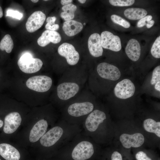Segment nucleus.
Masks as SVG:
<instances>
[{"label":"nucleus","mask_w":160,"mask_h":160,"mask_svg":"<svg viewBox=\"0 0 160 160\" xmlns=\"http://www.w3.org/2000/svg\"><path fill=\"white\" fill-rule=\"evenodd\" d=\"M88 71L85 67H72L62 74L56 89L61 102H68L77 95L87 84Z\"/></svg>","instance_id":"obj_1"},{"label":"nucleus","mask_w":160,"mask_h":160,"mask_svg":"<svg viewBox=\"0 0 160 160\" xmlns=\"http://www.w3.org/2000/svg\"><path fill=\"white\" fill-rule=\"evenodd\" d=\"M92 96L87 87L70 100L67 111L72 117H78L89 114L93 110L94 105L91 101Z\"/></svg>","instance_id":"obj_2"},{"label":"nucleus","mask_w":160,"mask_h":160,"mask_svg":"<svg viewBox=\"0 0 160 160\" xmlns=\"http://www.w3.org/2000/svg\"><path fill=\"white\" fill-rule=\"evenodd\" d=\"M17 64L23 72L31 73L40 70L43 64L42 60L38 58H34L29 53L23 54L19 59Z\"/></svg>","instance_id":"obj_3"},{"label":"nucleus","mask_w":160,"mask_h":160,"mask_svg":"<svg viewBox=\"0 0 160 160\" xmlns=\"http://www.w3.org/2000/svg\"><path fill=\"white\" fill-rule=\"evenodd\" d=\"M52 84V78L47 75L34 76L29 78L26 85L29 89L40 92L49 91Z\"/></svg>","instance_id":"obj_4"},{"label":"nucleus","mask_w":160,"mask_h":160,"mask_svg":"<svg viewBox=\"0 0 160 160\" xmlns=\"http://www.w3.org/2000/svg\"><path fill=\"white\" fill-rule=\"evenodd\" d=\"M97 76L102 79L116 81L119 79L121 74L117 67L106 62L99 63L96 68Z\"/></svg>","instance_id":"obj_5"},{"label":"nucleus","mask_w":160,"mask_h":160,"mask_svg":"<svg viewBox=\"0 0 160 160\" xmlns=\"http://www.w3.org/2000/svg\"><path fill=\"white\" fill-rule=\"evenodd\" d=\"M57 51L60 56L65 59L68 65L73 67L78 63L80 55L72 44L64 43L59 47Z\"/></svg>","instance_id":"obj_6"},{"label":"nucleus","mask_w":160,"mask_h":160,"mask_svg":"<svg viewBox=\"0 0 160 160\" xmlns=\"http://www.w3.org/2000/svg\"><path fill=\"white\" fill-rule=\"evenodd\" d=\"M94 153L92 144L87 141L79 143L74 147L72 157L74 160H85L90 158Z\"/></svg>","instance_id":"obj_7"},{"label":"nucleus","mask_w":160,"mask_h":160,"mask_svg":"<svg viewBox=\"0 0 160 160\" xmlns=\"http://www.w3.org/2000/svg\"><path fill=\"white\" fill-rule=\"evenodd\" d=\"M135 89L133 82L129 79H125L116 84L114 92L116 97L124 99L132 97L135 93Z\"/></svg>","instance_id":"obj_8"},{"label":"nucleus","mask_w":160,"mask_h":160,"mask_svg":"<svg viewBox=\"0 0 160 160\" xmlns=\"http://www.w3.org/2000/svg\"><path fill=\"white\" fill-rule=\"evenodd\" d=\"M101 44L102 48L118 52L121 48L120 39L119 36L114 35L110 32H103L100 36Z\"/></svg>","instance_id":"obj_9"},{"label":"nucleus","mask_w":160,"mask_h":160,"mask_svg":"<svg viewBox=\"0 0 160 160\" xmlns=\"http://www.w3.org/2000/svg\"><path fill=\"white\" fill-rule=\"evenodd\" d=\"M106 118V114L104 112L97 109L93 110L89 114L86 119V127L89 131L94 132Z\"/></svg>","instance_id":"obj_10"},{"label":"nucleus","mask_w":160,"mask_h":160,"mask_svg":"<svg viewBox=\"0 0 160 160\" xmlns=\"http://www.w3.org/2000/svg\"><path fill=\"white\" fill-rule=\"evenodd\" d=\"M63 132L60 127H54L45 133L40 138L41 144L44 147H50L55 144L60 138Z\"/></svg>","instance_id":"obj_11"},{"label":"nucleus","mask_w":160,"mask_h":160,"mask_svg":"<svg viewBox=\"0 0 160 160\" xmlns=\"http://www.w3.org/2000/svg\"><path fill=\"white\" fill-rule=\"evenodd\" d=\"M46 15L40 11H36L28 18L25 24L26 30L29 32H34L40 28L46 19Z\"/></svg>","instance_id":"obj_12"},{"label":"nucleus","mask_w":160,"mask_h":160,"mask_svg":"<svg viewBox=\"0 0 160 160\" xmlns=\"http://www.w3.org/2000/svg\"><path fill=\"white\" fill-rule=\"evenodd\" d=\"M120 140L124 147L129 148L140 146L144 143L145 139L142 134L137 133L132 135L123 134L121 135Z\"/></svg>","instance_id":"obj_13"},{"label":"nucleus","mask_w":160,"mask_h":160,"mask_svg":"<svg viewBox=\"0 0 160 160\" xmlns=\"http://www.w3.org/2000/svg\"><path fill=\"white\" fill-rule=\"evenodd\" d=\"M22 119L20 114L17 112H12L7 115L5 117L4 132L8 134L14 132L20 124Z\"/></svg>","instance_id":"obj_14"},{"label":"nucleus","mask_w":160,"mask_h":160,"mask_svg":"<svg viewBox=\"0 0 160 160\" xmlns=\"http://www.w3.org/2000/svg\"><path fill=\"white\" fill-rule=\"evenodd\" d=\"M88 45L89 52L92 56L97 57L102 55L103 50L99 34L97 33L92 34L89 38Z\"/></svg>","instance_id":"obj_15"},{"label":"nucleus","mask_w":160,"mask_h":160,"mask_svg":"<svg viewBox=\"0 0 160 160\" xmlns=\"http://www.w3.org/2000/svg\"><path fill=\"white\" fill-rule=\"evenodd\" d=\"M61 39V36L58 32L46 30L43 32L38 38L37 42L39 45L44 47L51 42L55 44L59 43Z\"/></svg>","instance_id":"obj_16"},{"label":"nucleus","mask_w":160,"mask_h":160,"mask_svg":"<svg viewBox=\"0 0 160 160\" xmlns=\"http://www.w3.org/2000/svg\"><path fill=\"white\" fill-rule=\"evenodd\" d=\"M48 127L46 120L42 119L39 121L33 126L29 135V140L32 143L38 140L46 133Z\"/></svg>","instance_id":"obj_17"},{"label":"nucleus","mask_w":160,"mask_h":160,"mask_svg":"<svg viewBox=\"0 0 160 160\" xmlns=\"http://www.w3.org/2000/svg\"><path fill=\"white\" fill-rule=\"evenodd\" d=\"M126 54L132 60L136 61L140 57L141 47L138 41L136 39H132L128 41L125 49Z\"/></svg>","instance_id":"obj_18"},{"label":"nucleus","mask_w":160,"mask_h":160,"mask_svg":"<svg viewBox=\"0 0 160 160\" xmlns=\"http://www.w3.org/2000/svg\"><path fill=\"white\" fill-rule=\"evenodd\" d=\"M0 155L6 160H19L20 154L18 151L10 144H0Z\"/></svg>","instance_id":"obj_19"},{"label":"nucleus","mask_w":160,"mask_h":160,"mask_svg":"<svg viewBox=\"0 0 160 160\" xmlns=\"http://www.w3.org/2000/svg\"><path fill=\"white\" fill-rule=\"evenodd\" d=\"M83 28V25L77 21L71 20L64 22L63 29L65 34L69 36H74L81 32Z\"/></svg>","instance_id":"obj_20"},{"label":"nucleus","mask_w":160,"mask_h":160,"mask_svg":"<svg viewBox=\"0 0 160 160\" xmlns=\"http://www.w3.org/2000/svg\"><path fill=\"white\" fill-rule=\"evenodd\" d=\"M147 14L146 10L141 8H129L126 9L124 12L125 17L132 20L140 19L145 16Z\"/></svg>","instance_id":"obj_21"},{"label":"nucleus","mask_w":160,"mask_h":160,"mask_svg":"<svg viewBox=\"0 0 160 160\" xmlns=\"http://www.w3.org/2000/svg\"><path fill=\"white\" fill-rule=\"evenodd\" d=\"M144 129L148 132L153 133L160 137V122H156L151 119L145 120L143 122Z\"/></svg>","instance_id":"obj_22"},{"label":"nucleus","mask_w":160,"mask_h":160,"mask_svg":"<svg viewBox=\"0 0 160 160\" xmlns=\"http://www.w3.org/2000/svg\"><path fill=\"white\" fill-rule=\"evenodd\" d=\"M77 8L76 6L71 3L63 6L62 8L63 12L61 13L60 17L66 21L72 20Z\"/></svg>","instance_id":"obj_23"},{"label":"nucleus","mask_w":160,"mask_h":160,"mask_svg":"<svg viewBox=\"0 0 160 160\" xmlns=\"http://www.w3.org/2000/svg\"><path fill=\"white\" fill-rule=\"evenodd\" d=\"M13 42L10 35H5L0 42V49L5 50L7 53H10L13 48Z\"/></svg>","instance_id":"obj_24"},{"label":"nucleus","mask_w":160,"mask_h":160,"mask_svg":"<svg viewBox=\"0 0 160 160\" xmlns=\"http://www.w3.org/2000/svg\"><path fill=\"white\" fill-rule=\"evenodd\" d=\"M151 53L155 58H160V36L157 37L151 49Z\"/></svg>","instance_id":"obj_25"},{"label":"nucleus","mask_w":160,"mask_h":160,"mask_svg":"<svg viewBox=\"0 0 160 160\" xmlns=\"http://www.w3.org/2000/svg\"><path fill=\"white\" fill-rule=\"evenodd\" d=\"M111 18L113 22L125 28H128L130 26V23L128 21L119 15H113L111 16Z\"/></svg>","instance_id":"obj_26"},{"label":"nucleus","mask_w":160,"mask_h":160,"mask_svg":"<svg viewBox=\"0 0 160 160\" xmlns=\"http://www.w3.org/2000/svg\"><path fill=\"white\" fill-rule=\"evenodd\" d=\"M109 1L112 5L114 6L126 7L132 5L135 2L134 0H109Z\"/></svg>","instance_id":"obj_27"},{"label":"nucleus","mask_w":160,"mask_h":160,"mask_svg":"<svg viewBox=\"0 0 160 160\" xmlns=\"http://www.w3.org/2000/svg\"><path fill=\"white\" fill-rule=\"evenodd\" d=\"M160 81V66L156 67L153 70L151 81L152 85H154Z\"/></svg>","instance_id":"obj_28"},{"label":"nucleus","mask_w":160,"mask_h":160,"mask_svg":"<svg viewBox=\"0 0 160 160\" xmlns=\"http://www.w3.org/2000/svg\"><path fill=\"white\" fill-rule=\"evenodd\" d=\"M7 15L20 20L23 17V14L19 12L9 9L7 12Z\"/></svg>","instance_id":"obj_29"},{"label":"nucleus","mask_w":160,"mask_h":160,"mask_svg":"<svg viewBox=\"0 0 160 160\" xmlns=\"http://www.w3.org/2000/svg\"><path fill=\"white\" fill-rule=\"evenodd\" d=\"M152 18V17L151 15H146L141 18L138 22L137 24V26L139 28L143 27L146 25L147 22L151 20Z\"/></svg>","instance_id":"obj_30"},{"label":"nucleus","mask_w":160,"mask_h":160,"mask_svg":"<svg viewBox=\"0 0 160 160\" xmlns=\"http://www.w3.org/2000/svg\"><path fill=\"white\" fill-rule=\"evenodd\" d=\"M135 157L137 160H152L145 153L142 151H140L137 153Z\"/></svg>","instance_id":"obj_31"},{"label":"nucleus","mask_w":160,"mask_h":160,"mask_svg":"<svg viewBox=\"0 0 160 160\" xmlns=\"http://www.w3.org/2000/svg\"><path fill=\"white\" fill-rule=\"evenodd\" d=\"M111 160H122L121 154L117 151L114 152L111 156Z\"/></svg>","instance_id":"obj_32"},{"label":"nucleus","mask_w":160,"mask_h":160,"mask_svg":"<svg viewBox=\"0 0 160 160\" xmlns=\"http://www.w3.org/2000/svg\"><path fill=\"white\" fill-rule=\"evenodd\" d=\"M45 27L47 30L55 31L59 28V26L57 24H55L52 25H50L47 23L45 25Z\"/></svg>","instance_id":"obj_33"},{"label":"nucleus","mask_w":160,"mask_h":160,"mask_svg":"<svg viewBox=\"0 0 160 160\" xmlns=\"http://www.w3.org/2000/svg\"><path fill=\"white\" fill-rule=\"evenodd\" d=\"M56 20V17L55 16L49 17L47 18L46 22L50 25H52L55 24V22Z\"/></svg>","instance_id":"obj_34"},{"label":"nucleus","mask_w":160,"mask_h":160,"mask_svg":"<svg viewBox=\"0 0 160 160\" xmlns=\"http://www.w3.org/2000/svg\"><path fill=\"white\" fill-rule=\"evenodd\" d=\"M72 1V0H61L60 2L62 5L65 6L71 4Z\"/></svg>","instance_id":"obj_35"},{"label":"nucleus","mask_w":160,"mask_h":160,"mask_svg":"<svg viewBox=\"0 0 160 160\" xmlns=\"http://www.w3.org/2000/svg\"><path fill=\"white\" fill-rule=\"evenodd\" d=\"M155 22L153 20H151L148 22L146 24V26L148 28L151 27L154 25Z\"/></svg>","instance_id":"obj_36"},{"label":"nucleus","mask_w":160,"mask_h":160,"mask_svg":"<svg viewBox=\"0 0 160 160\" xmlns=\"http://www.w3.org/2000/svg\"><path fill=\"white\" fill-rule=\"evenodd\" d=\"M155 86V88L156 90L160 92V81H158L156 83Z\"/></svg>","instance_id":"obj_37"},{"label":"nucleus","mask_w":160,"mask_h":160,"mask_svg":"<svg viewBox=\"0 0 160 160\" xmlns=\"http://www.w3.org/2000/svg\"><path fill=\"white\" fill-rule=\"evenodd\" d=\"M3 11L1 7L0 6V18H1L3 16Z\"/></svg>","instance_id":"obj_38"},{"label":"nucleus","mask_w":160,"mask_h":160,"mask_svg":"<svg viewBox=\"0 0 160 160\" xmlns=\"http://www.w3.org/2000/svg\"><path fill=\"white\" fill-rule=\"evenodd\" d=\"M78 1L79 2L81 3L84 4V3L86 1V0H78Z\"/></svg>","instance_id":"obj_39"},{"label":"nucleus","mask_w":160,"mask_h":160,"mask_svg":"<svg viewBox=\"0 0 160 160\" xmlns=\"http://www.w3.org/2000/svg\"><path fill=\"white\" fill-rule=\"evenodd\" d=\"M3 122L2 121L0 120V128L3 125Z\"/></svg>","instance_id":"obj_40"},{"label":"nucleus","mask_w":160,"mask_h":160,"mask_svg":"<svg viewBox=\"0 0 160 160\" xmlns=\"http://www.w3.org/2000/svg\"><path fill=\"white\" fill-rule=\"evenodd\" d=\"M31 1L34 3H36L39 1L38 0H31Z\"/></svg>","instance_id":"obj_41"},{"label":"nucleus","mask_w":160,"mask_h":160,"mask_svg":"<svg viewBox=\"0 0 160 160\" xmlns=\"http://www.w3.org/2000/svg\"><path fill=\"white\" fill-rule=\"evenodd\" d=\"M85 24H86V23H84V25H85Z\"/></svg>","instance_id":"obj_42"},{"label":"nucleus","mask_w":160,"mask_h":160,"mask_svg":"<svg viewBox=\"0 0 160 160\" xmlns=\"http://www.w3.org/2000/svg\"><path fill=\"white\" fill-rule=\"evenodd\" d=\"M44 1H48V0H44Z\"/></svg>","instance_id":"obj_43"},{"label":"nucleus","mask_w":160,"mask_h":160,"mask_svg":"<svg viewBox=\"0 0 160 160\" xmlns=\"http://www.w3.org/2000/svg\"><path fill=\"white\" fill-rule=\"evenodd\" d=\"M0 160H1L0 159Z\"/></svg>","instance_id":"obj_44"}]
</instances>
